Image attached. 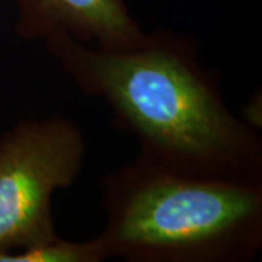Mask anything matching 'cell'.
I'll return each mask as SVG.
<instances>
[{
	"label": "cell",
	"mask_w": 262,
	"mask_h": 262,
	"mask_svg": "<svg viewBox=\"0 0 262 262\" xmlns=\"http://www.w3.org/2000/svg\"><path fill=\"white\" fill-rule=\"evenodd\" d=\"M83 131L64 115L25 118L0 137V261L58 233L53 195L83 169Z\"/></svg>",
	"instance_id": "obj_3"
},
{
	"label": "cell",
	"mask_w": 262,
	"mask_h": 262,
	"mask_svg": "<svg viewBox=\"0 0 262 262\" xmlns=\"http://www.w3.org/2000/svg\"><path fill=\"white\" fill-rule=\"evenodd\" d=\"M44 44L82 94L110 106L139 155L189 175L262 182V137L229 110L192 38L159 28L134 47L105 50L60 32Z\"/></svg>",
	"instance_id": "obj_1"
},
{
	"label": "cell",
	"mask_w": 262,
	"mask_h": 262,
	"mask_svg": "<svg viewBox=\"0 0 262 262\" xmlns=\"http://www.w3.org/2000/svg\"><path fill=\"white\" fill-rule=\"evenodd\" d=\"M106 261L99 241L76 242L60 236L46 244L6 255L0 262H102Z\"/></svg>",
	"instance_id": "obj_5"
},
{
	"label": "cell",
	"mask_w": 262,
	"mask_h": 262,
	"mask_svg": "<svg viewBox=\"0 0 262 262\" xmlns=\"http://www.w3.org/2000/svg\"><path fill=\"white\" fill-rule=\"evenodd\" d=\"M15 32L27 41L67 34L77 41L122 50L140 44L146 34L124 0H15Z\"/></svg>",
	"instance_id": "obj_4"
},
{
	"label": "cell",
	"mask_w": 262,
	"mask_h": 262,
	"mask_svg": "<svg viewBox=\"0 0 262 262\" xmlns=\"http://www.w3.org/2000/svg\"><path fill=\"white\" fill-rule=\"evenodd\" d=\"M106 259L246 262L262 249V182L196 177L143 155L101 178Z\"/></svg>",
	"instance_id": "obj_2"
}]
</instances>
